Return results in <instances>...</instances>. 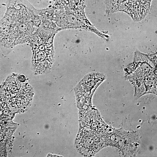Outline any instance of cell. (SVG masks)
<instances>
[{
	"instance_id": "6da1fadb",
	"label": "cell",
	"mask_w": 157,
	"mask_h": 157,
	"mask_svg": "<svg viewBox=\"0 0 157 157\" xmlns=\"http://www.w3.org/2000/svg\"><path fill=\"white\" fill-rule=\"evenodd\" d=\"M18 76L16 74L10 75L3 85L8 101L13 104H23L26 101L29 103L33 95L32 87L27 82H21Z\"/></svg>"
},
{
	"instance_id": "7a4b0ae2",
	"label": "cell",
	"mask_w": 157,
	"mask_h": 157,
	"mask_svg": "<svg viewBox=\"0 0 157 157\" xmlns=\"http://www.w3.org/2000/svg\"><path fill=\"white\" fill-rule=\"evenodd\" d=\"M137 134L135 132H128L122 130L123 135L120 137L119 135V137L115 133V135L112 133L110 137L111 142L109 144L119 149L125 156L135 155L140 143L139 139L135 140L138 138Z\"/></svg>"
},
{
	"instance_id": "3957f363",
	"label": "cell",
	"mask_w": 157,
	"mask_h": 157,
	"mask_svg": "<svg viewBox=\"0 0 157 157\" xmlns=\"http://www.w3.org/2000/svg\"><path fill=\"white\" fill-rule=\"evenodd\" d=\"M18 78L19 80L22 82H25L26 80V77L23 75H19Z\"/></svg>"
}]
</instances>
